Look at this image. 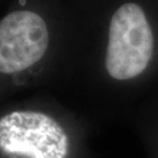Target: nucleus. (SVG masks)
Returning a JSON list of instances; mask_svg holds the SVG:
<instances>
[{
	"mask_svg": "<svg viewBox=\"0 0 158 158\" xmlns=\"http://www.w3.org/2000/svg\"><path fill=\"white\" fill-rule=\"evenodd\" d=\"M49 45V32L42 16L16 10L0 21V73L22 72L38 62Z\"/></svg>",
	"mask_w": 158,
	"mask_h": 158,
	"instance_id": "obj_3",
	"label": "nucleus"
},
{
	"mask_svg": "<svg viewBox=\"0 0 158 158\" xmlns=\"http://www.w3.org/2000/svg\"><path fill=\"white\" fill-rule=\"evenodd\" d=\"M153 33L144 9L134 2L124 3L109 23L105 66L111 78L131 80L146 69L152 57Z\"/></svg>",
	"mask_w": 158,
	"mask_h": 158,
	"instance_id": "obj_1",
	"label": "nucleus"
},
{
	"mask_svg": "<svg viewBox=\"0 0 158 158\" xmlns=\"http://www.w3.org/2000/svg\"><path fill=\"white\" fill-rule=\"evenodd\" d=\"M0 149L28 158H65L69 138L49 115L13 111L0 118Z\"/></svg>",
	"mask_w": 158,
	"mask_h": 158,
	"instance_id": "obj_2",
	"label": "nucleus"
}]
</instances>
